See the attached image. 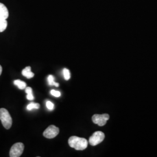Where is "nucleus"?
<instances>
[{
  "label": "nucleus",
  "instance_id": "f257e3e1",
  "mask_svg": "<svg viewBox=\"0 0 157 157\" xmlns=\"http://www.w3.org/2000/svg\"><path fill=\"white\" fill-rule=\"evenodd\" d=\"M69 145L76 150H84L88 146V141L84 138L72 136L69 139Z\"/></svg>",
  "mask_w": 157,
  "mask_h": 157
},
{
  "label": "nucleus",
  "instance_id": "f03ea898",
  "mask_svg": "<svg viewBox=\"0 0 157 157\" xmlns=\"http://www.w3.org/2000/svg\"><path fill=\"white\" fill-rule=\"evenodd\" d=\"M0 120L6 129L11 128L12 124V119L10 113L5 108L0 109Z\"/></svg>",
  "mask_w": 157,
  "mask_h": 157
},
{
  "label": "nucleus",
  "instance_id": "7ed1b4c3",
  "mask_svg": "<svg viewBox=\"0 0 157 157\" xmlns=\"http://www.w3.org/2000/svg\"><path fill=\"white\" fill-rule=\"evenodd\" d=\"M105 138V135L103 132L97 131L94 133L89 139V143L91 146H95L102 142Z\"/></svg>",
  "mask_w": 157,
  "mask_h": 157
},
{
  "label": "nucleus",
  "instance_id": "20e7f679",
  "mask_svg": "<svg viewBox=\"0 0 157 157\" xmlns=\"http://www.w3.org/2000/svg\"><path fill=\"white\" fill-rule=\"evenodd\" d=\"M24 150V144L22 143H17L12 146L10 152L11 157H19L22 154Z\"/></svg>",
  "mask_w": 157,
  "mask_h": 157
},
{
  "label": "nucleus",
  "instance_id": "39448f33",
  "mask_svg": "<svg viewBox=\"0 0 157 157\" xmlns=\"http://www.w3.org/2000/svg\"><path fill=\"white\" fill-rule=\"evenodd\" d=\"M109 119V115L107 113L99 115L95 114L92 117V121L95 124L100 126H103L107 124V121Z\"/></svg>",
  "mask_w": 157,
  "mask_h": 157
},
{
  "label": "nucleus",
  "instance_id": "423d86ee",
  "mask_svg": "<svg viewBox=\"0 0 157 157\" xmlns=\"http://www.w3.org/2000/svg\"><path fill=\"white\" fill-rule=\"evenodd\" d=\"M59 129L56 126L51 125L45 129L43 133V136L47 139H52L56 137L59 134Z\"/></svg>",
  "mask_w": 157,
  "mask_h": 157
},
{
  "label": "nucleus",
  "instance_id": "0eeeda50",
  "mask_svg": "<svg viewBox=\"0 0 157 157\" xmlns=\"http://www.w3.org/2000/svg\"><path fill=\"white\" fill-rule=\"evenodd\" d=\"M9 17V12L6 6L0 2V19H6Z\"/></svg>",
  "mask_w": 157,
  "mask_h": 157
},
{
  "label": "nucleus",
  "instance_id": "6e6552de",
  "mask_svg": "<svg viewBox=\"0 0 157 157\" xmlns=\"http://www.w3.org/2000/svg\"><path fill=\"white\" fill-rule=\"evenodd\" d=\"M22 74L23 76H25L26 78H33L34 75L33 72H31V67H28L25 68L22 72Z\"/></svg>",
  "mask_w": 157,
  "mask_h": 157
},
{
  "label": "nucleus",
  "instance_id": "1a4fd4ad",
  "mask_svg": "<svg viewBox=\"0 0 157 157\" xmlns=\"http://www.w3.org/2000/svg\"><path fill=\"white\" fill-rule=\"evenodd\" d=\"M13 83L14 84L17 86V87L21 90L25 89V88L26 87V83L20 80H15Z\"/></svg>",
  "mask_w": 157,
  "mask_h": 157
},
{
  "label": "nucleus",
  "instance_id": "9d476101",
  "mask_svg": "<svg viewBox=\"0 0 157 157\" xmlns=\"http://www.w3.org/2000/svg\"><path fill=\"white\" fill-rule=\"evenodd\" d=\"M8 26V22L6 19H0V33L5 31Z\"/></svg>",
  "mask_w": 157,
  "mask_h": 157
},
{
  "label": "nucleus",
  "instance_id": "9b49d317",
  "mask_svg": "<svg viewBox=\"0 0 157 157\" xmlns=\"http://www.w3.org/2000/svg\"><path fill=\"white\" fill-rule=\"evenodd\" d=\"M54 77L52 75H49L48 77V83L49 85L50 86H55L56 87H58L59 86V83H56L54 82Z\"/></svg>",
  "mask_w": 157,
  "mask_h": 157
},
{
  "label": "nucleus",
  "instance_id": "f8f14e48",
  "mask_svg": "<svg viewBox=\"0 0 157 157\" xmlns=\"http://www.w3.org/2000/svg\"><path fill=\"white\" fill-rule=\"evenodd\" d=\"M40 108L39 104L31 102L27 106V109L29 111H31L33 109H39Z\"/></svg>",
  "mask_w": 157,
  "mask_h": 157
},
{
  "label": "nucleus",
  "instance_id": "ddd939ff",
  "mask_svg": "<svg viewBox=\"0 0 157 157\" xmlns=\"http://www.w3.org/2000/svg\"><path fill=\"white\" fill-rule=\"evenodd\" d=\"M63 74L64 78L66 80H68L69 79H70V78H71V73H70L69 71L67 68H64L63 69Z\"/></svg>",
  "mask_w": 157,
  "mask_h": 157
},
{
  "label": "nucleus",
  "instance_id": "4468645a",
  "mask_svg": "<svg viewBox=\"0 0 157 157\" xmlns=\"http://www.w3.org/2000/svg\"><path fill=\"white\" fill-rule=\"evenodd\" d=\"M46 106L50 111H52L54 108V104L50 101H47L46 102Z\"/></svg>",
  "mask_w": 157,
  "mask_h": 157
},
{
  "label": "nucleus",
  "instance_id": "2eb2a0df",
  "mask_svg": "<svg viewBox=\"0 0 157 157\" xmlns=\"http://www.w3.org/2000/svg\"><path fill=\"white\" fill-rule=\"evenodd\" d=\"M51 95L56 97H59L61 96V93L59 91H56L55 90H51L50 91Z\"/></svg>",
  "mask_w": 157,
  "mask_h": 157
},
{
  "label": "nucleus",
  "instance_id": "dca6fc26",
  "mask_svg": "<svg viewBox=\"0 0 157 157\" xmlns=\"http://www.w3.org/2000/svg\"><path fill=\"white\" fill-rule=\"evenodd\" d=\"M25 92L28 94H32L33 93V91H32V89L30 87H28L25 88Z\"/></svg>",
  "mask_w": 157,
  "mask_h": 157
},
{
  "label": "nucleus",
  "instance_id": "f3484780",
  "mask_svg": "<svg viewBox=\"0 0 157 157\" xmlns=\"http://www.w3.org/2000/svg\"><path fill=\"white\" fill-rule=\"evenodd\" d=\"M26 98L29 100H33L34 96L33 95V93L32 94H28V95L26 96Z\"/></svg>",
  "mask_w": 157,
  "mask_h": 157
},
{
  "label": "nucleus",
  "instance_id": "a211bd4d",
  "mask_svg": "<svg viewBox=\"0 0 157 157\" xmlns=\"http://www.w3.org/2000/svg\"><path fill=\"white\" fill-rule=\"evenodd\" d=\"M2 67L0 65V75L2 73Z\"/></svg>",
  "mask_w": 157,
  "mask_h": 157
}]
</instances>
